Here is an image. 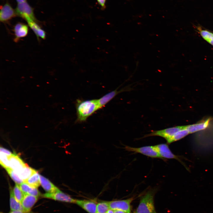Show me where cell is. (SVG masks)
Instances as JSON below:
<instances>
[{"instance_id": "obj_5", "label": "cell", "mask_w": 213, "mask_h": 213, "mask_svg": "<svg viewBox=\"0 0 213 213\" xmlns=\"http://www.w3.org/2000/svg\"><path fill=\"white\" fill-rule=\"evenodd\" d=\"M125 149L129 151L139 153L148 156L153 158H159L163 159L154 146H146L139 148H134L125 146Z\"/></svg>"}, {"instance_id": "obj_9", "label": "cell", "mask_w": 213, "mask_h": 213, "mask_svg": "<svg viewBox=\"0 0 213 213\" xmlns=\"http://www.w3.org/2000/svg\"><path fill=\"white\" fill-rule=\"evenodd\" d=\"M154 146L163 160H165V159H174L182 163L179 157L172 152L168 144L162 143Z\"/></svg>"}, {"instance_id": "obj_1", "label": "cell", "mask_w": 213, "mask_h": 213, "mask_svg": "<svg viewBox=\"0 0 213 213\" xmlns=\"http://www.w3.org/2000/svg\"><path fill=\"white\" fill-rule=\"evenodd\" d=\"M76 107L77 116V121H85L95 112L100 109L98 99L77 100Z\"/></svg>"}, {"instance_id": "obj_22", "label": "cell", "mask_w": 213, "mask_h": 213, "mask_svg": "<svg viewBox=\"0 0 213 213\" xmlns=\"http://www.w3.org/2000/svg\"><path fill=\"white\" fill-rule=\"evenodd\" d=\"M189 133L188 130L185 128L176 133L171 138L167 141L168 144H170L172 142L181 139Z\"/></svg>"}, {"instance_id": "obj_25", "label": "cell", "mask_w": 213, "mask_h": 213, "mask_svg": "<svg viewBox=\"0 0 213 213\" xmlns=\"http://www.w3.org/2000/svg\"><path fill=\"white\" fill-rule=\"evenodd\" d=\"M13 191L15 198L21 203L25 194L21 190L19 185L16 184L14 188Z\"/></svg>"}, {"instance_id": "obj_17", "label": "cell", "mask_w": 213, "mask_h": 213, "mask_svg": "<svg viewBox=\"0 0 213 213\" xmlns=\"http://www.w3.org/2000/svg\"><path fill=\"white\" fill-rule=\"evenodd\" d=\"M19 186L24 194H28L39 197L41 196L40 191L37 188L31 186L24 182L20 185Z\"/></svg>"}, {"instance_id": "obj_19", "label": "cell", "mask_w": 213, "mask_h": 213, "mask_svg": "<svg viewBox=\"0 0 213 213\" xmlns=\"http://www.w3.org/2000/svg\"><path fill=\"white\" fill-rule=\"evenodd\" d=\"M10 206L11 211L20 210L25 212L21 203L19 202L14 197L13 190L11 189L10 191Z\"/></svg>"}, {"instance_id": "obj_21", "label": "cell", "mask_w": 213, "mask_h": 213, "mask_svg": "<svg viewBox=\"0 0 213 213\" xmlns=\"http://www.w3.org/2000/svg\"><path fill=\"white\" fill-rule=\"evenodd\" d=\"M24 182L31 186L37 188L40 184V175L36 171Z\"/></svg>"}, {"instance_id": "obj_16", "label": "cell", "mask_w": 213, "mask_h": 213, "mask_svg": "<svg viewBox=\"0 0 213 213\" xmlns=\"http://www.w3.org/2000/svg\"><path fill=\"white\" fill-rule=\"evenodd\" d=\"M40 179V184L47 193H54L59 189L48 179L41 175Z\"/></svg>"}, {"instance_id": "obj_33", "label": "cell", "mask_w": 213, "mask_h": 213, "mask_svg": "<svg viewBox=\"0 0 213 213\" xmlns=\"http://www.w3.org/2000/svg\"><path fill=\"white\" fill-rule=\"evenodd\" d=\"M18 3L26 1V0H16Z\"/></svg>"}, {"instance_id": "obj_32", "label": "cell", "mask_w": 213, "mask_h": 213, "mask_svg": "<svg viewBox=\"0 0 213 213\" xmlns=\"http://www.w3.org/2000/svg\"><path fill=\"white\" fill-rule=\"evenodd\" d=\"M106 213H114V210L109 209Z\"/></svg>"}, {"instance_id": "obj_23", "label": "cell", "mask_w": 213, "mask_h": 213, "mask_svg": "<svg viewBox=\"0 0 213 213\" xmlns=\"http://www.w3.org/2000/svg\"><path fill=\"white\" fill-rule=\"evenodd\" d=\"M11 178L14 181L16 184L20 185L24 182L20 178L17 172L10 168L5 169Z\"/></svg>"}, {"instance_id": "obj_7", "label": "cell", "mask_w": 213, "mask_h": 213, "mask_svg": "<svg viewBox=\"0 0 213 213\" xmlns=\"http://www.w3.org/2000/svg\"><path fill=\"white\" fill-rule=\"evenodd\" d=\"M42 198H48L62 202L75 203L76 199L72 198L59 189L56 191L52 193H47L42 194Z\"/></svg>"}, {"instance_id": "obj_29", "label": "cell", "mask_w": 213, "mask_h": 213, "mask_svg": "<svg viewBox=\"0 0 213 213\" xmlns=\"http://www.w3.org/2000/svg\"><path fill=\"white\" fill-rule=\"evenodd\" d=\"M0 152L4 153L8 156H10L12 154L9 150L1 147H0Z\"/></svg>"}, {"instance_id": "obj_2", "label": "cell", "mask_w": 213, "mask_h": 213, "mask_svg": "<svg viewBox=\"0 0 213 213\" xmlns=\"http://www.w3.org/2000/svg\"><path fill=\"white\" fill-rule=\"evenodd\" d=\"M155 192L154 189L149 190L141 197L136 211L137 213H156L154 204Z\"/></svg>"}, {"instance_id": "obj_31", "label": "cell", "mask_w": 213, "mask_h": 213, "mask_svg": "<svg viewBox=\"0 0 213 213\" xmlns=\"http://www.w3.org/2000/svg\"><path fill=\"white\" fill-rule=\"evenodd\" d=\"M114 213H128L126 212L122 211L119 210H114Z\"/></svg>"}, {"instance_id": "obj_8", "label": "cell", "mask_w": 213, "mask_h": 213, "mask_svg": "<svg viewBox=\"0 0 213 213\" xmlns=\"http://www.w3.org/2000/svg\"><path fill=\"white\" fill-rule=\"evenodd\" d=\"M16 16L15 10L8 2L1 6L0 21L1 22H7Z\"/></svg>"}, {"instance_id": "obj_15", "label": "cell", "mask_w": 213, "mask_h": 213, "mask_svg": "<svg viewBox=\"0 0 213 213\" xmlns=\"http://www.w3.org/2000/svg\"><path fill=\"white\" fill-rule=\"evenodd\" d=\"M28 26L33 30L38 39L39 38L45 39L46 37V33L40 26L37 23V22L30 20L27 22Z\"/></svg>"}, {"instance_id": "obj_30", "label": "cell", "mask_w": 213, "mask_h": 213, "mask_svg": "<svg viewBox=\"0 0 213 213\" xmlns=\"http://www.w3.org/2000/svg\"><path fill=\"white\" fill-rule=\"evenodd\" d=\"M9 213H25V212L20 210L11 211Z\"/></svg>"}, {"instance_id": "obj_26", "label": "cell", "mask_w": 213, "mask_h": 213, "mask_svg": "<svg viewBox=\"0 0 213 213\" xmlns=\"http://www.w3.org/2000/svg\"><path fill=\"white\" fill-rule=\"evenodd\" d=\"M0 163L1 165L5 169L10 168L8 156L1 152L0 154Z\"/></svg>"}, {"instance_id": "obj_27", "label": "cell", "mask_w": 213, "mask_h": 213, "mask_svg": "<svg viewBox=\"0 0 213 213\" xmlns=\"http://www.w3.org/2000/svg\"><path fill=\"white\" fill-rule=\"evenodd\" d=\"M200 33L203 38L208 42L213 39V33L206 30H202L199 28Z\"/></svg>"}, {"instance_id": "obj_18", "label": "cell", "mask_w": 213, "mask_h": 213, "mask_svg": "<svg viewBox=\"0 0 213 213\" xmlns=\"http://www.w3.org/2000/svg\"><path fill=\"white\" fill-rule=\"evenodd\" d=\"M210 119L201 122L186 126V129L189 133H191L206 129L208 126Z\"/></svg>"}, {"instance_id": "obj_28", "label": "cell", "mask_w": 213, "mask_h": 213, "mask_svg": "<svg viewBox=\"0 0 213 213\" xmlns=\"http://www.w3.org/2000/svg\"><path fill=\"white\" fill-rule=\"evenodd\" d=\"M96 1L98 4L100 6L101 9L104 10L106 8V0H96Z\"/></svg>"}, {"instance_id": "obj_10", "label": "cell", "mask_w": 213, "mask_h": 213, "mask_svg": "<svg viewBox=\"0 0 213 213\" xmlns=\"http://www.w3.org/2000/svg\"><path fill=\"white\" fill-rule=\"evenodd\" d=\"M14 38V41L18 42L21 38L25 37L28 32L27 25L21 22H18L15 25L13 28Z\"/></svg>"}, {"instance_id": "obj_14", "label": "cell", "mask_w": 213, "mask_h": 213, "mask_svg": "<svg viewBox=\"0 0 213 213\" xmlns=\"http://www.w3.org/2000/svg\"><path fill=\"white\" fill-rule=\"evenodd\" d=\"M38 199V197L29 194H25L21 203L26 213L30 212Z\"/></svg>"}, {"instance_id": "obj_24", "label": "cell", "mask_w": 213, "mask_h": 213, "mask_svg": "<svg viewBox=\"0 0 213 213\" xmlns=\"http://www.w3.org/2000/svg\"><path fill=\"white\" fill-rule=\"evenodd\" d=\"M109 209V201H102L97 204L96 213H106Z\"/></svg>"}, {"instance_id": "obj_20", "label": "cell", "mask_w": 213, "mask_h": 213, "mask_svg": "<svg viewBox=\"0 0 213 213\" xmlns=\"http://www.w3.org/2000/svg\"><path fill=\"white\" fill-rule=\"evenodd\" d=\"M36 171L30 167L27 164L17 173L24 182Z\"/></svg>"}, {"instance_id": "obj_3", "label": "cell", "mask_w": 213, "mask_h": 213, "mask_svg": "<svg viewBox=\"0 0 213 213\" xmlns=\"http://www.w3.org/2000/svg\"><path fill=\"white\" fill-rule=\"evenodd\" d=\"M15 10L17 16L23 18L27 22L30 20L37 22L33 8L26 1L18 3Z\"/></svg>"}, {"instance_id": "obj_13", "label": "cell", "mask_w": 213, "mask_h": 213, "mask_svg": "<svg viewBox=\"0 0 213 213\" xmlns=\"http://www.w3.org/2000/svg\"><path fill=\"white\" fill-rule=\"evenodd\" d=\"M77 204L88 213H96L97 204L93 201L76 199Z\"/></svg>"}, {"instance_id": "obj_4", "label": "cell", "mask_w": 213, "mask_h": 213, "mask_svg": "<svg viewBox=\"0 0 213 213\" xmlns=\"http://www.w3.org/2000/svg\"><path fill=\"white\" fill-rule=\"evenodd\" d=\"M185 126H178L162 130L151 131L150 133L144 135L143 138L152 136H159L164 138L167 141L177 132L185 128Z\"/></svg>"}, {"instance_id": "obj_11", "label": "cell", "mask_w": 213, "mask_h": 213, "mask_svg": "<svg viewBox=\"0 0 213 213\" xmlns=\"http://www.w3.org/2000/svg\"><path fill=\"white\" fill-rule=\"evenodd\" d=\"M117 89L107 93L98 99L100 109L105 106L119 93L124 91H130L131 89L130 88H125L120 91H117Z\"/></svg>"}, {"instance_id": "obj_34", "label": "cell", "mask_w": 213, "mask_h": 213, "mask_svg": "<svg viewBox=\"0 0 213 213\" xmlns=\"http://www.w3.org/2000/svg\"><path fill=\"white\" fill-rule=\"evenodd\" d=\"M134 213H137V212H134Z\"/></svg>"}, {"instance_id": "obj_12", "label": "cell", "mask_w": 213, "mask_h": 213, "mask_svg": "<svg viewBox=\"0 0 213 213\" xmlns=\"http://www.w3.org/2000/svg\"><path fill=\"white\" fill-rule=\"evenodd\" d=\"M8 158L10 168L17 173L26 164L16 154H13L10 156H8Z\"/></svg>"}, {"instance_id": "obj_6", "label": "cell", "mask_w": 213, "mask_h": 213, "mask_svg": "<svg viewBox=\"0 0 213 213\" xmlns=\"http://www.w3.org/2000/svg\"><path fill=\"white\" fill-rule=\"evenodd\" d=\"M134 199V197H132L125 200L109 201V209L114 210H119L130 213V204Z\"/></svg>"}]
</instances>
